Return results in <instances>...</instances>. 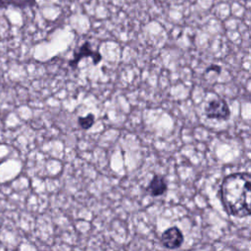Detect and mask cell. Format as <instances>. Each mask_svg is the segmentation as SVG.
<instances>
[{
  "mask_svg": "<svg viewBox=\"0 0 251 251\" xmlns=\"http://www.w3.org/2000/svg\"><path fill=\"white\" fill-rule=\"evenodd\" d=\"M167 187L168 185L165 177L161 175H155L147 186V192L153 197L161 196L166 192Z\"/></svg>",
  "mask_w": 251,
  "mask_h": 251,
  "instance_id": "5",
  "label": "cell"
},
{
  "mask_svg": "<svg viewBox=\"0 0 251 251\" xmlns=\"http://www.w3.org/2000/svg\"><path fill=\"white\" fill-rule=\"evenodd\" d=\"M84 57H90L92 59V62L94 65H97L98 63L101 62L102 60V56L99 52L97 51H94L92 48H91V45L88 41H85L83 42L77 49H75V51L74 52V56H73V59L70 61V66L75 69L78 62L84 58Z\"/></svg>",
  "mask_w": 251,
  "mask_h": 251,
  "instance_id": "3",
  "label": "cell"
},
{
  "mask_svg": "<svg viewBox=\"0 0 251 251\" xmlns=\"http://www.w3.org/2000/svg\"><path fill=\"white\" fill-rule=\"evenodd\" d=\"M94 121H95V116L92 114V113H89L87 116L85 117H79L77 119V123L79 125V126L82 128V129H88L90 128L93 124H94Z\"/></svg>",
  "mask_w": 251,
  "mask_h": 251,
  "instance_id": "7",
  "label": "cell"
},
{
  "mask_svg": "<svg viewBox=\"0 0 251 251\" xmlns=\"http://www.w3.org/2000/svg\"><path fill=\"white\" fill-rule=\"evenodd\" d=\"M251 176L248 173L226 176L220 187V197L226 212L236 218L250 215Z\"/></svg>",
  "mask_w": 251,
  "mask_h": 251,
  "instance_id": "1",
  "label": "cell"
},
{
  "mask_svg": "<svg viewBox=\"0 0 251 251\" xmlns=\"http://www.w3.org/2000/svg\"><path fill=\"white\" fill-rule=\"evenodd\" d=\"M183 234L176 226H171L161 235L162 244L168 249H177L183 243Z\"/></svg>",
  "mask_w": 251,
  "mask_h": 251,
  "instance_id": "4",
  "label": "cell"
},
{
  "mask_svg": "<svg viewBox=\"0 0 251 251\" xmlns=\"http://www.w3.org/2000/svg\"><path fill=\"white\" fill-rule=\"evenodd\" d=\"M205 115L207 118L213 120H226L230 115V111L224 99L215 98L210 100L206 105Z\"/></svg>",
  "mask_w": 251,
  "mask_h": 251,
  "instance_id": "2",
  "label": "cell"
},
{
  "mask_svg": "<svg viewBox=\"0 0 251 251\" xmlns=\"http://www.w3.org/2000/svg\"><path fill=\"white\" fill-rule=\"evenodd\" d=\"M35 0H0V8L14 6L18 8H25L33 6Z\"/></svg>",
  "mask_w": 251,
  "mask_h": 251,
  "instance_id": "6",
  "label": "cell"
}]
</instances>
